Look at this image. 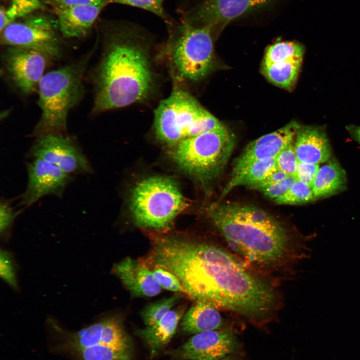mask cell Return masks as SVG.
<instances>
[{
	"instance_id": "1",
	"label": "cell",
	"mask_w": 360,
	"mask_h": 360,
	"mask_svg": "<svg viewBox=\"0 0 360 360\" xmlns=\"http://www.w3.org/2000/svg\"><path fill=\"white\" fill-rule=\"evenodd\" d=\"M150 262L174 274L186 294L196 300L252 318L264 316L276 306L272 286L216 245L162 236L153 244Z\"/></svg>"
},
{
	"instance_id": "2",
	"label": "cell",
	"mask_w": 360,
	"mask_h": 360,
	"mask_svg": "<svg viewBox=\"0 0 360 360\" xmlns=\"http://www.w3.org/2000/svg\"><path fill=\"white\" fill-rule=\"evenodd\" d=\"M92 80V112L98 114L148 100L156 88L148 43L134 28H110Z\"/></svg>"
},
{
	"instance_id": "3",
	"label": "cell",
	"mask_w": 360,
	"mask_h": 360,
	"mask_svg": "<svg viewBox=\"0 0 360 360\" xmlns=\"http://www.w3.org/2000/svg\"><path fill=\"white\" fill-rule=\"evenodd\" d=\"M208 214L231 248L251 262L272 266L310 256L304 242H294L283 224L259 208L218 202Z\"/></svg>"
},
{
	"instance_id": "4",
	"label": "cell",
	"mask_w": 360,
	"mask_h": 360,
	"mask_svg": "<svg viewBox=\"0 0 360 360\" xmlns=\"http://www.w3.org/2000/svg\"><path fill=\"white\" fill-rule=\"evenodd\" d=\"M88 59L87 56L43 76L38 86L41 116L33 136L66 134L68 113L83 95V76Z\"/></svg>"
},
{
	"instance_id": "5",
	"label": "cell",
	"mask_w": 360,
	"mask_h": 360,
	"mask_svg": "<svg viewBox=\"0 0 360 360\" xmlns=\"http://www.w3.org/2000/svg\"><path fill=\"white\" fill-rule=\"evenodd\" d=\"M222 125L194 97L180 88L161 100L154 112V128L157 138L172 146Z\"/></svg>"
},
{
	"instance_id": "6",
	"label": "cell",
	"mask_w": 360,
	"mask_h": 360,
	"mask_svg": "<svg viewBox=\"0 0 360 360\" xmlns=\"http://www.w3.org/2000/svg\"><path fill=\"white\" fill-rule=\"evenodd\" d=\"M235 144L232 133L222 125L181 140L173 146L172 156L182 169L208 184L222 172Z\"/></svg>"
},
{
	"instance_id": "7",
	"label": "cell",
	"mask_w": 360,
	"mask_h": 360,
	"mask_svg": "<svg viewBox=\"0 0 360 360\" xmlns=\"http://www.w3.org/2000/svg\"><path fill=\"white\" fill-rule=\"evenodd\" d=\"M188 205L174 181L154 176L144 178L135 186L130 206L138 226L164 230L170 226L176 216Z\"/></svg>"
},
{
	"instance_id": "8",
	"label": "cell",
	"mask_w": 360,
	"mask_h": 360,
	"mask_svg": "<svg viewBox=\"0 0 360 360\" xmlns=\"http://www.w3.org/2000/svg\"><path fill=\"white\" fill-rule=\"evenodd\" d=\"M212 28L185 21L170 35L166 52L172 74L180 80L196 82L212 70L214 62Z\"/></svg>"
},
{
	"instance_id": "9",
	"label": "cell",
	"mask_w": 360,
	"mask_h": 360,
	"mask_svg": "<svg viewBox=\"0 0 360 360\" xmlns=\"http://www.w3.org/2000/svg\"><path fill=\"white\" fill-rule=\"evenodd\" d=\"M58 20L42 14H28L0 32V43L40 52L50 58L62 54Z\"/></svg>"
},
{
	"instance_id": "10",
	"label": "cell",
	"mask_w": 360,
	"mask_h": 360,
	"mask_svg": "<svg viewBox=\"0 0 360 360\" xmlns=\"http://www.w3.org/2000/svg\"><path fill=\"white\" fill-rule=\"evenodd\" d=\"M60 341L58 349L72 354L76 351L97 345L130 350V344L123 324L116 316H108L76 331L64 329L52 318L48 324Z\"/></svg>"
},
{
	"instance_id": "11",
	"label": "cell",
	"mask_w": 360,
	"mask_h": 360,
	"mask_svg": "<svg viewBox=\"0 0 360 360\" xmlns=\"http://www.w3.org/2000/svg\"><path fill=\"white\" fill-rule=\"evenodd\" d=\"M28 156L51 163L70 176L92 172L76 140L66 134H49L37 138L30 149Z\"/></svg>"
},
{
	"instance_id": "12",
	"label": "cell",
	"mask_w": 360,
	"mask_h": 360,
	"mask_svg": "<svg viewBox=\"0 0 360 360\" xmlns=\"http://www.w3.org/2000/svg\"><path fill=\"white\" fill-rule=\"evenodd\" d=\"M28 183L20 206H32L46 196L61 197L72 181L70 176L56 166L40 158H32L26 164Z\"/></svg>"
},
{
	"instance_id": "13",
	"label": "cell",
	"mask_w": 360,
	"mask_h": 360,
	"mask_svg": "<svg viewBox=\"0 0 360 360\" xmlns=\"http://www.w3.org/2000/svg\"><path fill=\"white\" fill-rule=\"evenodd\" d=\"M4 68L16 86L24 94L33 92L43 76L48 58L32 50L8 46L2 56Z\"/></svg>"
},
{
	"instance_id": "14",
	"label": "cell",
	"mask_w": 360,
	"mask_h": 360,
	"mask_svg": "<svg viewBox=\"0 0 360 360\" xmlns=\"http://www.w3.org/2000/svg\"><path fill=\"white\" fill-rule=\"evenodd\" d=\"M236 340L226 330H216L194 334L173 352L180 360H214L232 352Z\"/></svg>"
},
{
	"instance_id": "15",
	"label": "cell",
	"mask_w": 360,
	"mask_h": 360,
	"mask_svg": "<svg viewBox=\"0 0 360 360\" xmlns=\"http://www.w3.org/2000/svg\"><path fill=\"white\" fill-rule=\"evenodd\" d=\"M300 125L292 121L273 132L264 134L250 142L234 162L232 176L253 162L272 158L294 141Z\"/></svg>"
},
{
	"instance_id": "16",
	"label": "cell",
	"mask_w": 360,
	"mask_h": 360,
	"mask_svg": "<svg viewBox=\"0 0 360 360\" xmlns=\"http://www.w3.org/2000/svg\"><path fill=\"white\" fill-rule=\"evenodd\" d=\"M270 0H202L188 18L192 24L224 26L243 14L264 6Z\"/></svg>"
},
{
	"instance_id": "17",
	"label": "cell",
	"mask_w": 360,
	"mask_h": 360,
	"mask_svg": "<svg viewBox=\"0 0 360 360\" xmlns=\"http://www.w3.org/2000/svg\"><path fill=\"white\" fill-rule=\"evenodd\" d=\"M113 272L134 296L152 297L161 292L152 270L144 262L128 256L114 265Z\"/></svg>"
},
{
	"instance_id": "18",
	"label": "cell",
	"mask_w": 360,
	"mask_h": 360,
	"mask_svg": "<svg viewBox=\"0 0 360 360\" xmlns=\"http://www.w3.org/2000/svg\"><path fill=\"white\" fill-rule=\"evenodd\" d=\"M299 162L318 164L327 162L332 156L331 146L324 128L300 126L294 142Z\"/></svg>"
},
{
	"instance_id": "19",
	"label": "cell",
	"mask_w": 360,
	"mask_h": 360,
	"mask_svg": "<svg viewBox=\"0 0 360 360\" xmlns=\"http://www.w3.org/2000/svg\"><path fill=\"white\" fill-rule=\"evenodd\" d=\"M109 2L53 10L57 16L60 33L66 38H80L92 27L103 8Z\"/></svg>"
},
{
	"instance_id": "20",
	"label": "cell",
	"mask_w": 360,
	"mask_h": 360,
	"mask_svg": "<svg viewBox=\"0 0 360 360\" xmlns=\"http://www.w3.org/2000/svg\"><path fill=\"white\" fill-rule=\"evenodd\" d=\"M180 328L185 333H198L218 330L222 325V319L217 307L204 300H196L183 316Z\"/></svg>"
},
{
	"instance_id": "21",
	"label": "cell",
	"mask_w": 360,
	"mask_h": 360,
	"mask_svg": "<svg viewBox=\"0 0 360 360\" xmlns=\"http://www.w3.org/2000/svg\"><path fill=\"white\" fill-rule=\"evenodd\" d=\"M182 308L168 312L156 323L140 330L138 335L148 346L152 354H156L170 340L183 316Z\"/></svg>"
},
{
	"instance_id": "22",
	"label": "cell",
	"mask_w": 360,
	"mask_h": 360,
	"mask_svg": "<svg viewBox=\"0 0 360 360\" xmlns=\"http://www.w3.org/2000/svg\"><path fill=\"white\" fill-rule=\"evenodd\" d=\"M347 182L344 170L336 160L319 168L312 184L315 198L328 197L344 190Z\"/></svg>"
},
{
	"instance_id": "23",
	"label": "cell",
	"mask_w": 360,
	"mask_h": 360,
	"mask_svg": "<svg viewBox=\"0 0 360 360\" xmlns=\"http://www.w3.org/2000/svg\"><path fill=\"white\" fill-rule=\"evenodd\" d=\"M278 170L276 158L258 160L250 164L237 174L231 176L220 195L224 198L234 188L246 186L251 188L262 182Z\"/></svg>"
},
{
	"instance_id": "24",
	"label": "cell",
	"mask_w": 360,
	"mask_h": 360,
	"mask_svg": "<svg viewBox=\"0 0 360 360\" xmlns=\"http://www.w3.org/2000/svg\"><path fill=\"white\" fill-rule=\"evenodd\" d=\"M302 59L263 65L265 76L272 84L284 88H292L297 80Z\"/></svg>"
},
{
	"instance_id": "25",
	"label": "cell",
	"mask_w": 360,
	"mask_h": 360,
	"mask_svg": "<svg viewBox=\"0 0 360 360\" xmlns=\"http://www.w3.org/2000/svg\"><path fill=\"white\" fill-rule=\"evenodd\" d=\"M304 54V48L299 43L288 41L276 42L267 48L263 65L302 59Z\"/></svg>"
},
{
	"instance_id": "26",
	"label": "cell",
	"mask_w": 360,
	"mask_h": 360,
	"mask_svg": "<svg viewBox=\"0 0 360 360\" xmlns=\"http://www.w3.org/2000/svg\"><path fill=\"white\" fill-rule=\"evenodd\" d=\"M10 0L11 5L8 8H5L1 6L0 8V32L17 19L45 8V4L40 0Z\"/></svg>"
},
{
	"instance_id": "27",
	"label": "cell",
	"mask_w": 360,
	"mask_h": 360,
	"mask_svg": "<svg viewBox=\"0 0 360 360\" xmlns=\"http://www.w3.org/2000/svg\"><path fill=\"white\" fill-rule=\"evenodd\" d=\"M76 360H131L130 350L104 345L82 348L71 354Z\"/></svg>"
},
{
	"instance_id": "28",
	"label": "cell",
	"mask_w": 360,
	"mask_h": 360,
	"mask_svg": "<svg viewBox=\"0 0 360 360\" xmlns=\"http://www.w3.org/2000/svg\"><path fill=\"white\" fill-rule=\"evenodd\" d=\"M181 296V294L178 292L147 305L140 312L146 326H151L162 318L178 302Z\"/></svg>"
},
{
	"instance_id": "29",
	"label": "cell",
	"mask_w": 360,
	"mask_h": 360,
	"mask_svg": "<svg viewBox=\"0 0 360 360\" xmlns=\"http://www.w3.org/2000/svg\"><path fill=\"white\" fill-rule=\"evenodd\" d=\"M316 198L312 188L296 180L290 188L274 201L280 204H300L310 202Z\"/></svg>"
},
{
	"instance_id": "30",
	"label": "cell",
	"mask_w": 360,
	"mask_h": 360,
	"mask_svg": "<svg viewBox=\"0 0 360 360\" xmlns=\"http://www.w3.org/2000/svg\"><path fill=\"white\" fill-rule=\"evenodd\" d=\"M276 160L278 170L296 178L298 160L294 150V142L282 150L276 158Z\"/></svg>"
},
{
	"instance_id": "31",
	"label": "cell",
	"mask_w": 360,
	"mask_h": 360,
	"mask_svg": "<svg viewBox=\"0 0 360 360\" xmlns=\"http://www.w3.org/2000/svg\"><path fill=\"white\" fill-rule=\"evenodd\" d=\"M0 274L2 279L14 290L18 288L16 264L12 254L6 250H1Z\"/></svg>"
},
{
	"instance_id": "32",
	"label": "cell",
	"mask_w": 360,
	"mask_h": 360,
	"mask_svg": "<svg viewBox=\"0 0 360 360\" xmlns=\"http://www.w3.org/2000/svg\"><path fill=\"white\" fill-rule=\"evenodd\" d=\"M152 270L154 278L162 288L172 292L186 294L180 280L171 272L159 266H154Z\"/></svg>"
},
{
	"instance_id": "33",
	"label": "cell",
	"mask_w": 360,
	"mask_h": 360,
	"mask_svg": "<svg viewBox=\"0 0 360 360\" xmlns=\"http://www.w3.org/2000/svg\"><path fill=\"white\" fill-rule=\"evenodd\" d=\"M296 180L295 177L288 176L281 182L264 186H257L252 188L262 192L265 196L274 200L284 194Z\"/></svg>"
},
{
	"instance_id": "34",
	"label": "cell",
	"mask_w": 360,
	"mask_h": 360,
	"mask_svg": "<svg viewBox=\"0 0 360 360\" xmlns=\"http://www.w3.org/2000/svg\"><path fill=\"white\" fill-rule=\"evenodd\" d=\"M18 213L14 210L9 201L2 199L0 203V232L1 237L8 238Z\"/></svg>"
},
{
	"instance_id": "35",
	"label": "cell",
	"mask_w": 360,
	"mask_h": 360,
	"mask_svg": "<svg viewBox=\"0 0 360 360\" xmlns=\"http://www.w3.org/2000/svg\"><path fill=\"white\" fill-rule=\"evenodd\" d=\"M164 0H110V2L129 5L141 8L164 18Z\"/></svg>"
},
{
	"instance_id": "36",
	"label": "cell",
	"mask_w": 360,
	"mask_h": 360,
	"mask_svg": "<svg viewBox=\"0 0 360 360\" xmlns=\"http://www.w3.org/2000/svg\"><path fill=\"white\" fill-rule=\"evenodd\" d=\"M319 168V164L298 162L296 178L312 188Z\"/></svg>"
},
{
	"instance_id": "37",
	"label": "cell",
	"mask_w": 360,
	"mask_h": 360,
	"mask_svg": "<svg viewBox=\"0 0 360 360\" xmlns=\"http://www.w3.org/2000/svg\"><path fill=\"white\" fill-rule=\"evenodd\" d=\"M52 10L64 9L73 6L100 3L110 0H40Z\"/></svg>"
},
{
	"instance_id": "38",
	"label": "cell",
	"mask_w": 360,
	"mask_h": 360,
	"mask_svg": "<svg viewBox=\"0 0 360 360\" xmlns=\"http://www.w3.org/2000/svg\"><path fill=\"white\" fill-rule=\"evenodd\" d=\"M288 176H290L287 175L286 174L281 170H276L272 172L271 174H270L266 180H264L262 182L256 185L255 186H264L266 184L278 182L282 181Z\"/></svg>"
},
{
	"instance_id": "39",
	"label": "cell",
	"mask_w": 360,
	"mask_h": 360,
	"mask_svg": "<svg viewBox=\"0 0 360 360\" xmlns=\"http://www.w3.org/2000/svg\"><path fill=\"white\" fill-rule=\"evenodd\" d=\"M347 129L352 136L360 144V126H348Z\"/></svg>"
},
{
	"instance_id": "40",
	"label": "cell",
	"mask_w": 360,
	"mask_h": 360,
	"mask_svg": "<svg viewBox=\"0 0 360 360\" xmlns=\"http://www.w3.org/2000/svg\"><path fill=\"white\" fill-rule=\"evenodd\" d=\"M232 360L230 359V358H222L218 359V360Z\"/></svg>"
}]
</instances>
